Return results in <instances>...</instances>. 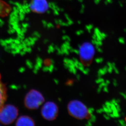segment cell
<instances>
[{
	"mask_svg": "<svg viewBox=\"0 0 126 126\" xmlns=\"http://www.w3.org/2000/svg\"><path fill=\"white\" fill-rule=\"evenodd\" d=\"M16 108L12 105H6L0 108V122L5 125L13 122L18 116Z\"/></svg>",
	"mask_w": 126,
	"mask_h": 126,
	"instance_id": "obj_1",
	"label": "cell"
},
{
	"mask_svg": "<svg viewBox=\"0 0 126 126\" xmlns=\"http://www.w3.org/2000/svg\"><path fill=\"white\" fill-rule=\"evenodd\" d=\"M68 110L71 115L79 119H83L89 114L88 109L83 103L78 100H73L68 105Z\"/></svg>",
	"mask_w": 126,
	"mask_h": 126,
	"instance_id": "obj_2",
	"label": "cell"
},
{
	"mask_svg": "<svg viewBox=\"0 0 126 126\" xmlns=\"http://www.w3.org/2000/svg\"><path fill=\"white\" fill-rule=\"evenodd\" d=\"M44 100V98L41 93L36 90H32L25 97V105L30 109H35L38 108Z\"/></svg>",
	"mask_w": 126,
	"mask_h": 126,
	"instance_id": "obj_3",
	"label": "cell"
},
{
	"mask_svg": "<svg viewBox=\"0 0 126 126\" xmlns=\"http://www.w3.org/2000/svg\"><path fill=\"white\" fill-rule=\"evenodd\" d=\"M79 54L82 62L87 64L91 61L94 55V49L89 43H85L79 47Z\"/></svg>",
	"mask_w": 126,
	"mask_h": 126,
	"instance_id": "obj_4",
	"label": "cell"
},
{
	"mask_svg": "<svg viewBox=\"0 0 126 126\" xmlns=\"http://www.w3.org/2000/svg\"><path fill=\"white\" fill-rule=\"evenodd\" d=\"M58 108L56 104L51 102L45 103L42 108L43 116L47 120H53L57 116Z\"/></svg>",
	"mask_w": 126,
	"mask_h": 126,
	"instance_id": "obj_5",
	"label": "cell"
},
{
	"mask_svg": "<svg viewBox=\"0 0 126 126\" xmlns=\"http://www.w3.org/2000/svg\"><path fill=\"white\" fill-rule=\"evenodd\" d=\"M30 7L34 12L42 13L47 10L48 4L46 0H32Z\"/></svg>",
	"mask_w": 126,
	"mask_h": 126,
	"instance_id": "obj_6",
	"label": "cell"
},
{
	"mask_svg": "<svg viewBox=\"0 0 126 126\" xmlns=\"http://www.w3.org/2000/svg\"><path fill=\"white\" fill-rule=\"evenodd\" d=\"M12 8L8 4L3 1L0 0V17L7 16L11 12Z\"/></svg>",
	"mask_w": 126,
	"mask_h": 126,
	"instance_id": "obj_7",
	"label": "cell"
},
{
	"mask_svg": "<svg viewBox=\"0 0 126 126\" xmlns=\"http://www.w3.org/2000/svg\"><path fill=\"white\" fill-rule=\"evenodd\" d=\"M16 125L18 126H33L34 122L31 118L26 116H23L18 118L17 121Z\"/></svg>",
	"mask_w": 126,
	"mask_h": 126,
	"instance_id": "obj_8",
	"label": "cell"
},
{
	"mask_svg": "<svg viewBox=\"0 0 126 126\" xmlns=\"http://www.w3.org/2000/svg\"><path fill=\"white\" fill-rule=\"evenodd\" d=\"M6 98V92L4 87L0 84V108L2 106Z\"/></svg>",
	"mask_w": 126,
	"mask_h": 126,
	"instance_id": "obj_9",
	"label": "cell"
},
{
	"mask_svg": "<svg viewBox=\"0 0 126 126\" xmlns=\"http://www.w3.org/2000/svg\"><path fill=\"white\" fill-rule=\"evenodd\" d=\"M107 68L108 66H105L102 69H100L98 70V77H101V76L105 75L107 72Z\"/></svg>",
	"mask_w": 126,
	"mask_h": 126,
	"instance_id": "obj_10",
	"label": "cell"
},
{
	"mask_svg": "<svg viewBox=\"0 0 126 126\" xmlns=\"http://www.w3.org/2000/svg\"><path fill=\"white\" fill-rule=\"evenodd\" d=\"M68 69H69L70 72L74 74H76L77 73L76 68L75 67V66L70 65Z\"/></svg>",
	"mask_w": 126,
	"mask_h": 126,
	"instance_id": "obj_11",
	"label": "cell"
},
{
	"mask_svg": "<svg viewBox=\"0 0 126 126\" xmlns=\"http://www.w3.org/2000/svg\"><path fill=\"white\" fill-rule=\"evenodd\" d=\"M90 117V120L92 123H94L96 121V117L95 115H93V114H91Z\"/></svg>",
	"mask_w": 126,
	"mask_h": 126,
	"instance_id": "obj_12",
	"label": "cell"
},
{
	"mask_svg": "<svg viewBox=\"0 0 126 126\" xmlns=\"http://www.w3.org/2000/svg\"><path fill=\"white\" fill-rule=\"evenodd\" d=\"M118 123L119 125L122 126H126V122L123 120H118Z\"/></svg>",
	"mask_w": 126,
	"mask_h": 126,
	"instance_id": "obj_13",
	"label": "cell"
},
{
	"mask_svg": "<svg viewBox=\"0 0 126 126\" xmlns=\"http://www.w3.org/2000/svg\"><path fill=\"white\" fill-rule=\"evenodd\" d=\"M103 82H104V80L101 77H98V79L95 80V82L97 84H99Z\"/></svg>",
	"mask_w": 126,
	"mask_h": 126,
	"instance_id": "obj_14",
	"label": "cell"
},
{
	"mask_svg": "<svg viewBox=\"0 0 126 126\" xmlns=\"http://www.w3.org/2000/svg\"><path fill=\"white\" fill-rule=\"evenodd\" d=\"M95 61L97 63H102L103 62V59L102 58H96L95 59Z\"/></svg>",
	"mask_w": 126,
	"mask_h": 126,
	"instance_id": "obj_15",
	"label": "cell"
},
{
	"mask_svg": "<svg viewBox=\"0 0 126 126\" xmlns=\"http://www.w3.org/2000/svg\"><path fill=\"white\" fill-rule=\"evenodd\" d=\"M94 109L92 108V107H91L88 109V113L89 114H93V112H94Z\"/></svg>",
	"mask_w": 126,
	"mask_h": 126,
	"instance_id": "obj_16",
	"label": "cell"
},
{
	"mask_svg": "<svg viewBox=\"0 0 126 126\" xmlns=\"http://www.w3.org/2000/svg\"><path fill=\"white\" fill-rule=\"evenodd\" d=\"M90 70H89V68H86V69H84L83 71H82V72L84 74H88V73H89Z\"/></svg>",
	"mask_w": 126,
	"mask_h": 126,
	"instance_id": "obj_17",
	"label": "cell"
},
{
	"mask_svg": "<svg viewBox=\"0 0 126 126\" xmlns=\"http://www.w3.org/2000/svg\"><path fill=\"white\" fill-rule=\"evenodd\" d=\"M103 116L105 118V119L107 120H109L111 118V117L110 116V115L107 114V113L104 114Z\"/></svg>",
	"mask_w": 126,
	"mask_h": 126,
	"instance_id": "obj_18",
	"label": "cell"
},
{
	"mask_svg": "<svg viewBox=\"0 0 126 126\" xmlns=\"http://www.w3.org/2000/svg\"><path fill=\"white\" fill-rule=\"evenodd\" d=\"M113 68L112 67H108L107 68V72L109 73H111L113 71Z\"/></svg>",
	"mask_w": 126,
	"mask_h": 126,
	"instance_id": "obj_19",
	"label": "cell"
},
{
	"mask_svg": "<svg viewBox=\"0 0 126 126\" xmlns=\"http://www.w3.org/2000/svg\"><path fill=\"white\" fill-rule=\"evenodd\" d=\"M96 112H97L98 113H103V112H104L103 109L102 108L98 109V110H97Z\"/></svg>",
	"mask_w": 126,
	"mask_h": 126,
	"instance_id": "obj_20",
	"label": "cell"
},
{
	"mask_svg": "<svg viewBox=\"0 0 126 126\" xmlns=\"http://www.w3.org/2000/svg\"><path fill=\"white\" fill-rule=\"evenodd\" d=\"M103 89L104 91L105 92H108L109 89L107 86H105V87H103Z\"/></svg>",
	"mask_w": 126,
	"mask_h": 126,
	"instance_id": "obj_21",
	"label": "cell"
},
{
	"mask_svg": "<svg viewBox=\"0 0 126 126\" xmlns=\"http://www.w3.org/2000/svg\"><path fill=\"white\" fill-rule=\"evenodd\" d=\"M113 84L114 85V86L116 87L118 86V83H117V81L115 79H114L113 80Z\"/></svg>",
	"mask_w": 126,
	"mask_h": 126,
	"instance_id": "obj_22",
	"label": "cell"
},
{
	"mask_svg": "<svg viewBox=\"0 0 126 126\" xmlns=\"http://www.w3.org/2000/svg\"><path fill=\"white\" fill-rule=\"evenodd\" d=\"M92 122L89 120H88V122H87V124L86 125H87V126H92Z\"/></svg>",
	"mask_w": 126,
	"mask_h": 126,
	"instance_id": "obj_23",
	"label": "cell"
},
{
	"mask_svg": "<svg viewBox=\"0 0 126 126\" xmlns=\"http://www.w3.org/2000/svg\"><path fill=\"white\" fill-rule=\"evenodd\" d=\"M113 69H114V71H115V73H116V74H119V71H118V69L117 68V67H114V68H113Z\"/></svg>",
	"mask_w": 126,
	"mask_h": 126,
	"instance_id": "obj_24",
	"label": "cell"
},
{
	"mask_svg": "<svg viewBox=\"0 0 126 126\" xmlns=\"http://www.w3.org/2000/svg\"><path fill=\"white\" fill-rule=\"evenodd\" d=\"M74 53H75V54H79V50H77V49H74Z\"/></svg>",
	"mask_w": 126,
	"mask_h": 126,
	"instance_id": "obj_25",
	"label": "cell"
},
{
	"mask_svg": "<svg viewBox=\"0 0 126 126\" xmlns=\"http://www.w3.org/2000/svg\"><path fill=\"white\" fill-rule=\"evenodd\" d=\"M120 94L124 97L125 99H126V94L125 93H120Z\"/></svg>",
	"mask_w": 126,
	"mask_h": 126,
	"instance_id": "obj_26",
	"label": "cell"
},
{
	"mask_svg": "<svg viewBox=\"0 0 126 126\" xmlns=\"http://www.w3.org/2000/svg\"><path fill=\"white\" fill-rule=\"evenodd\" d=\"M102 88H100L99 87L98 88V89H97V92H98V94L100 93V92H101V90H102Z\"/></svg>",
	"mask_w": 126,
	"mask_h": 126,
	"instance_id": "obj_27",
	"label": "cell"
},
{
	"mask_svg": "<svg viewBox=\"0 0 126 126\" xmlns=\"http://www.w3.org/2000/svg\"><path fill=\"white\" fill-rule=\"evenodd\" d=\"M76 78L78 80H79L80 79V76L79 74H78L76 75Z\"/></svg>",
	"mask_w": 126,
	"mask_h": 126,
	"instance_id": "obj_28",
	"label": "cell"
},
{
	"mask_svg": "<svg viewBox=\"0 0 126 126\" xmlns=\"http://www.w3.org/2000/svg\"><path fill=\"white\" fill-rule=\"evenodd\" d=\"M97 49H98V51L99 52H102V50L101 48H97Z\"/></svg>",
	"mask_w": 126,
	"mask_h": 126,
	"instance_id": "obj_29",
	"label": "cell"
},
{
	"mask_svg": "<svg viewBox=\"0 0 126 126\" xmlns=\"http://www.w3.org/2000/svg\"><path fill=\"white\" fill-rule=\"evenodd\" d=\"M105 82H106V83L107 84V85H108L110 83V82L109 80H107Z\"/></svg>",
	"mask_w": 126,
	"mask_h": 126,
	"instance_id": "obj_30",
	"label": "cell"
},
{
	"mask_svg": "<svg viewBox=\"0 0 126 126\" xmlns=\"http://www.w3.org/2000/svg\"><path fill=\"white\" fill-rule=\"evenodd\" d=\"M125 69H126V67H125Z\"/></svg>",
	"mask_w": 126,
	"mask_h": 126,
	"instance_id": "obj_31",
	"label": "cell"
},
{
	"mask_svg": "<svg viewBox=\"0 0 126 126\" xmlns=\"http://www.w3.org/2000/svg\"></svg>",
	"mask_w": 126,
	"mask_h": 126,
	"instance_id": "obj_32",
	"label": "cell"
}]
</instances>
